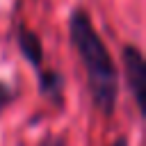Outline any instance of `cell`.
Returning <instances> with one entry per match:
<instances>
[{
	"label": "cell",
	"instance_id": "6",
	"mask_svg": "<svg viewBox=\"0 0 146 146\" xmlns=\"http://www.w3.org/2000/svg\"><path fill=\"white\" fill-rule=\"evenodd\" d=\"M36 146H66V139L62 135H46Z\"/></svg>",
	"mask_w": 146,
	"mask_h": 146
},
{
	"label": "cell",
	"instance_id": "3",
	"mask_svg": "<svg viewBox=\"0 0 146 146\" xmlns=\"http://www.w3.org/2000/svg\"><path fill=\"white\" fill-rule=\"evenodd\" d=\"M16 46H18V50H21L23 59L32 66L34 75L46 68V66H43V55H46V52H43V41H41V36H39L34 30H30V27L23 25V23H18V27H16Z\"/></svg>",
	"mask_w": 146,
	"mask_h": 146
},
{
	"label": "cell",
	"instance_id": "1",
	"mask_svg": "<svg viewBox=\"0 0 146 146\" xmlns=\"http://www.w3.org/2000/svg\"><path fill=\"white\" fill-rule=\"evenodd\" d=\"M66 25L71 46L84 66L89 98L103 116H112L119 103V68L87 9H71Z\"/></svg>",
	"mask_w": 146,
	"mask_h": 146
},
{
	"label": "cell",
	"instance_id": "4",
	"mask_svg": "<svg viewBox=\"0 0 146 146\" xmlns=\"http://www.w3.org/2000/svg\"><path fill=\"white\" fill-rule=\"evenodd\" d=\"M36 87H39V94L43 98H48L52 105L62 107L64 105V87H66V80L59 71L55 68H43L36 73Z\"/></svg>",
	"mask_w": 146,
	"mask_h": 146
},
{
	"label": "cell",
	"instance_id": "2",
	"mask_svg": "<svg viewBox=\"0 0 146 146\" xmlns=\"http://www.w3.org/2000/svg\"><path fill=\"white\" fill-rule=\"evenodd\" d=\"M121 64H123V80L128 84V91L132 94L135 107L139 116H146V62L144 52L135 43L121 46Z\"/></svg>",
	"mask_w": 146,
	"mask_h": 146
},
{
	"label": "cell",
	"instance_id": "5",
	"mask_svg": "<svg viewBox=\"0 0 146 146\" xmlns=\"http://www.w3.org/2000/svg\"><path fill=\"white\" fill-rule=\"evenodd\" d=\"M16 89L9 84V82H5V80H0V112L2 110H7L14 100H16Z\"/></svg>",
	"mask_w": 146,
	"mask_h": 146
},
{
	"label": "cell",
	"instance_id": "7",
	"mask_svg": "<svg viewBox=\"0 0 146 146\" xmlns=\"http://www.w3.org/2000/svg\"><path fill=\"white\" fill-rule=\"evenodd\" d=\"M107 146H130V139H128L125 135H119V137H116L114 141H110Z\"/></svg>",
	"mask_w": 146,
	"mask_h": 146
}]
</instances>
